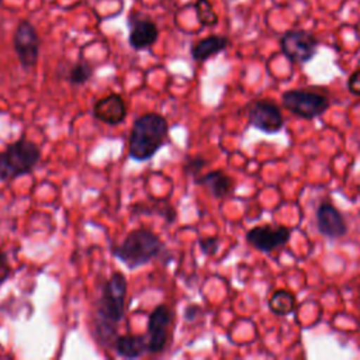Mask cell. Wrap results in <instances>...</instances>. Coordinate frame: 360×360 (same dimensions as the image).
<instances>
[{
    "mask_svg": "<svg viewBox=\"0 0 360 360\" xmlns=\"http://www.w3.org/2000/svg\"><path fill=\"white\" fill-rule=\"evenodd\" d=\"M127 287V278L120 271L112 273L103 284L96 309V333L103 345H111L117 338V325L125 311Z\"/></svg>",
    "mask_w": 360,
    "mask_h": 360,
    "instance_id": "cell-1",
    "label": "cell"
},
{
    "mask_svg": "<svg viewBox=\"0 0 360 360\" xmlns=\"http://www.w3.org/2000/svg\"><path fill=\"white\" fill-rule=\"evenodd\" d=\"M167 135L169 124L163 115L146 112L138 117L128 139V156L136 162L149 160L162 149Z\"/></svg>",
    "mask_w": 360,
    "mask_h": 360,
    "instance_id": "cell-2",
    "label": "cell"
},
{
    "mask_svg": "<svg viewBox=\"0 0 360 360\" xmlns=\"http://www.w3.org/2000/svg\"><path fill=\"white\" fill-rule=\"evenodd\" d=\"M165 252L160 238L145 228L131 231L125 239L112 249V255L122 262L129 270L148 264L152 259Z\"/></svg>",
    "mask_w": 360,
    "mask_h": 360,
    "instance_id": "cell-3",
    "label": "cell"
},
{
    "mask_svg": "<svg viewBox=\"0 0 360 360\" xmlns=\"http://www.w3.org/2000/svg\"><path fill=\"white\" fill-rule=\"evenodd\" d=\"M41 159L39 146L25 138L8 143L0 152V181L30 174Z\"/></svg>",
    "mask_w": 360,
    "mask_h": 360,
    "instance_id": "cell-4",
    "label": "cell"
},
{
    "mask_svg": "<svg viewBox=\"0 0 360 360\" xmlns=\"http://www.w3.org/2000/svg\"><path fill=\"white\" fill-rule=\"evenodd\" d=\"M281 104L292 114L305 120H312L329 107L326 96L307 90H288L281 94Z\"/></svg>",
    "mask_w": 360,
    "mask_h": 360,
    "instance_id": "cell-5",
    "label": "cell"
},
{
    "mask_svg": "<svg viewBox=\"0 0 360 360\" xmlns=\"http://www.w3.org/2000/svg\"><path fill=\"white\" fill-rule=\"evenodd\" d=\"M316 38L304 30H290L280 39L281 52L295 63H305L316 53Z\"/></svg>",
    "mask_w": 360,
    "mask_h": 360,
    "instance_id": "cell-6",
    "label": "cell"
},
{
    "mask_svg": "<svg viewBox=\"0 0 360 360\" xmlns=\"http://www.w3.org/2000/svg\"><path fill=\"white\" fill-rule=\"evenodd\" d=\"M13 46L24 69H31L39 58V37L30 21H21L13 35Z\"/></svg>",
    "mask_w": 360,
    "mask_h": 360,
    "instance_id": "cell-7",
    "label": "cell"
},
{
    "mask_svg": "<svg viewBox=\"0 0 360 360\" xmlns=\"http://www.w3.org/2000/svg\"><path fill=\"white\" fill-rule=\"evenodd\" d=\"M172 309L160 304L155 307L148 318V353H160L167 343V332L172 323Z\"/></svg>",
    "mask_w": 360,
    "mask_h": 360,
    "instance_id": "cell-8",
    "label": "cell"
},
{
    "mask_svg": "<svg viewBox=\"0 0 360 360\" xmlns=\"http://www.w3.org/2000/svg\"><path fill=\"white\" fill-rule=\"evenodd\" d=\"M249 124L266 134H276L283 128V114L277 104L266 100L255 101L248 112Z\"/></svg>",
    "mask_w": 360,
    "mask_h": 360,
    "instance_id": "cell-9",
    "label": "cell"
},
{
    "mask_svg": "<svg viewBox=\"0 0 360 360\" xmlns=\"http://www.w3.org/2000/svg\"><path fill=\"white\" fill-rule=\"evenodd\" d=\"M290 236L291 231L285 226L262 225L248 231L246 240L252 248L260 252H270L276 248L285 245L290 240Z\"/></svg>",
    "mask_w": 360,
    "mask_h": 360,
    "instance_id": "cell-10",
    "label": "cell"
},
{
    "mask_svg": "<svg viewBox=\"0 0 360 360\" xmlns=\"http://www.w3.org/2000/svg\"><path fill=\"white\" fill-rule=\"evenodd\" d=\"M93 117L104 124L117 125L127 117V104L120 94H108L93 104Z\"/></svg>",
    "mask_w": 360,
    "mask_h": 360,
    "instance_id": "cell-11",
    "label": "cell"
},
{
    "mask_svg": "<svg viewBox=\"0 0 360 360\" xmlns=\"http://www.w3.org/2000/svg\"><path fill=\"white\" fill-rule=\"evenodd\" d=\"M316 226L318 231L329 238L336 239L347 232V225L338 208L328 202H322L316 210Z\"/></svg>",
    "mask_w": 360,
    "mask_h": 360,
    "instance_id": "cell-12",
    "label": "cell"
},
{
    "mask_svg": "<svg viewBox=\"0 0 360 360\" xmlns=\"http://www.w3.org/2000/svg\"><path fill=\"white\" fill-rule=\"evenodd\" d=\"M158 35L159 31L155 22L148 20H139L131 25L128 42L134 49L141 51L152 46L156 42Z\"/></svg>",
    "mask_w": 360,
    "mask_h": 360,
    "instance_id": "cell-13",
    "label": "cell"
},
{
    "mask_svg": "<svg viewBox=\"0 0 360 360\" xmlns=\"http://www.w3.org/2000/svg\"><path fill=\"white\" fill-rule=\"evenodd\" d=\"M195 183L205 187L215 198L226 197L232 191V187H233L232 179L221 170L208 172V173L197 177Z\"/></svg>",
    "mask_w": 360,
    "mask_h": 360,
    "instance_id": "cell-14",
    "label": "cell"
},
{
    "mask_svg": "<svg viewBox=\"0 0 360 360\" xmlns=\"http://www.w3.org/2000/svg\"><path fill=\"white\" fill-rule=\"evenodd\" d=\"M112 345L117 354L122 359H138L148 352V339L143 336L121 335L115 338Z\"/></svg>",
    "mask_w": 360,
    "mask_h": 360,
    "instance_id": "cell-15",
    "label": "cell"
},
{
    "mask_svg": "<svg viewBox=\"0 0 360 360\" xmlns=\"http://www.w3.org/2000/svg\"><path fill=\"white\" fill-rule=\"evenodd\" d=\"M228 46V38L221 35L207 37L191 46V56L197 62H204L208 58L219 53Z\"/></svg>",
    "mask_w": 360,
    "mask_h": 360,
    "instance_id": "cell-16",
    "label": "cell"
},
{
    "mask_svg": "<svg viewBox=\"0 0 360 360\" xmlns=\"http://www.w3.org/2000/svg\"><path fill=\"white\" fill-rule=\"evenodd\" d=\"M269 308L276 315H287L295 308V297L285 290H278L269 298Z\"/></svg>",
    "mask_w": 360,
    "mask_h": 360,
    "instance_id": "cell-17",
    "label": "cell"
},
{
    "mask_svg": "<svg viewBox=\"0 0 360 360\" xmlns=\"http://www.w3.org/2000/svg\"><path fill=\"white\" fill-rule=\"evenodd\" d=\"M93 66L86 62V60H80L77 63H75L66 73V79L70 84L73 86H80L84 84L86 82L90 80V77L93 76Z\"/></svg>",
    "mask_w": 360,
    "mask_h": 360,
    "instance_id": "cell-18",
    "label": "cell"
},
{
    "mask_svg": "<svg viewBox=\"0 0 360 360\" xmlns=\"http://www.w3.org/2000/svg\"><path fill=\"white\" fill-rule=\"evenodd\" d=\"M195 13H197L198 21L202 25H214L218 22V17L208 0H197Z\"/></svg>",
    "mask_w": 360,
    "mask_h": 360,
    "instance_id": "cell-19",
    "label": "cell"
},
{
    "mask_svg": "<svg viewBox=\"0 0 360 360\" xmlns=\"http://www.w3.org/2000/svg\"><path fill=\"white\" fill-rule=\"evenodd\" d=\"M198 246L201 252L207 256H212L217 253L218 246H219V239L217 236H208V238H200L198 239Z\"/></svg>",
    "mask_w": 360,
    "mask_h": 360,
    "instance_id": "cell-20",
    "label": "cell"
},
{
    "mask_svg": "<svg viewBox=\"0 0 360 360\" xmlns=\"http://www.w3.org/2000/svg\"><path fill=\"white\" fill-rule=\"evenodd\" d=\"M205 165H207V160H205L204 158H200V156L187 158L186 165H184V172H186L187 174L195 176Z\"/></svg>",
    "mask_w": 360,
    "mask_h": 360,
    "instance_id": "cell-21",
    "label": "cell"
},
{
    "mask_svg": "<svg viewBox=\"0 0 360 360\" xmlns=\"http://www.w3.org/2000/svg\"><path fill=\"white\" fill-rule=\"evenodd\" d=\"M347 89H349V91H350L352 94L360 96V69L354 70V72L350 75V77H349V80H347Z\"/></svg>",
    "mask_w": 360,
    "mask_h": 360,
    "instance_id": "cell-22",
    "label": "cell"
},
{
    "mask_svg": "<svg viewBox=\"0 0 360 360\" xmlns=\"http://www.w3.org/2000/svg\"><path fill=\"white\" fill-rule=\"evenodd\" d=\"M197 312H198V307H197V305H188V307L184 309V319L193 321V319L197 316Z\"/></svg>",
    "mask_w": 360,
    "mask_h": 360,
    "instance_id": "cell-23",
    "label": "cell"
},
{
    "mask_svg": "<svg viewBox=\"0 0 360 360\" xmlns=\"http://www.w3.org/2000/svg\"><path fill=\"white\" fill-rule=\"evenodd\" d=\"M0 271L10 273V267L7 264V256L0 250Z\"/></svg>",
    "mask_w": 360,
    "mask_h": 360,
    "instance_id": "cell-24",
    "label": "cell"
},
{
    "mask_svg": "<svg viewBox=\"0 0 360 360\" xmlns=\"http://www.w3.org/2000/svg\"><path fill=\"white\" fill-rule=\"evenodd\" d=\"M0 3H1V0H0Z\"/></svg>",
    "mask_w": 360,
    "mask_h": 360,
    "instance_id": "cell-25",
    "label": "cell"
}]
</instances>
